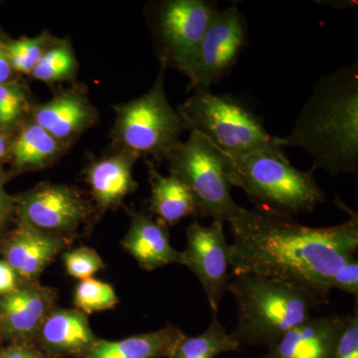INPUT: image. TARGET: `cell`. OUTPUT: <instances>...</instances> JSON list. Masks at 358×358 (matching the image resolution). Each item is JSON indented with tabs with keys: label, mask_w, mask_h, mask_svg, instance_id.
Returning a JSON list of instances; mask_svg holds the SVG:
<instances>
[{
	"label": "cell",
	"mask_w": 358,
	"mask_h": 358,
	"mask_svg": "<svg viewBox=\"0 0 358 358\" xmlns=\"http://www.w3.org/2000/svg\"><path fill=\"white\" fill-rule=\"evenodd\" d=\"M17 287V275L6 261L0 260V294L13 293Z\"/></svg>",
	"instance_id": "obj_31"
},
{
	"label": "cell",
	"mask_w": 358,
	"mask_h": 358,
	"mask_svg": "<svg viewBox=\"0 0 358 358\" xmlns=\"http://www.w3.org/2000/svg\"><path fill=\"white\" fill-rule=\"evenodd\" d=\"M28 107L27 96L22 85L8 82L0 85V108L20 119Z\"/></svg>",
	"instance_id": "obj_27"
},
{
	"label": "cell",
	"mask_w": 358,
	"mask_h": 358,
	"mask_svg": "<svg viewBox=\"0 0 358 358\" xmlns=\"http://www.w3.org/2000/svg\"><path fill=\"white\" fill-rule=\"evenodd\" d=\"M247 38V21L236 4L217 9L186 75L189 89L209 90L228 76L244 50Z\"/></svg>",
	"instance_id": "obj_9"
},
{
	"label": "cell",
	"mask_w": 358,
	"mask_h": 358,
	"mask_svg": "<svg viewBox=\"0 0 358 358\" xmlns=\"http://www.w3.org/2000/svg\"><path fill=\"white\" fill-rule=\"evenodd\" d=\"M136 159L134 155L119 150L89 166L87 180L101 209L114 208L138 188L133 176V166Z\"/></svg>",
	"instance_id": "obj_18"
},
{
	"label": "cell",
	"mask_w": 358,
	"mask_h": 358,
	"mask_svg": "<svg viewBox=\"0 0 358 358\" xmlns=\"http://www.w3.org/2000/svg\"><path fill=\"white\" fill-rule=\"evenodd\" d=\"M20 223L34 229L65 237L89 217L88 201L75 188L42 183L15 199Z\"/></svg>",
	"instance_id": "obj_10"
},
{
	"label": "cell",
	"mask_w": 358,
	"mask_h": 358,
	"mask_svg": "<svg viewBox=\"0 0 358 358\" xmlns=\"http://www.w3.org/2000/svg\"><path fill=\"white\" fill-rule=\"evenodd\" d=\"M77 61L72 48L67 43L53 44L32 70L31 76L39 81H64L74 76Z\"/></svg>",
	"instance_id": "obj_23"
},
{
	"label": "cell",
	"mask_w": 358,
	"mask_h": 358,
	"mask_svg": "<svg viewBox=\"0 0 358 358\" xmlns=\"http://www.w3.org/2000/svg\"><path fill=\"white\" fill-rule=\"evenodd\" d=\"M0 221H1V219H0Z\"/></svg>",
	"instance_id": "obj_36"
},
{
	"label": "cell",
	"mask_w": 358,
	"mask_h": 358,
	"mask_svg": "<svg viewBox=\"0 0 358 358\" xmlns=\"http://www.w3.org/2000/svg\"><path fill=\"white\" fill-rule=\"evenodd\" d=\"M147 166L152 188L150 211L159 222L169 227L183 219L201 216L196 199L185 183L171 174H160L152 160H147Z\"/></svg>",
	"instance_id": "obj_19"
},
{
	"label": "cell",
	"mask_w": 358,
	"mask_h": 358,
	"mask_svg": "<svg viewBox=\"0 0 358 358\" xmlns=\"http://www.w3.org/2000/svg\"><path fill=\"white\" fill-rule=\"evenodd\" d=\"M285 148L261 150L229 159L231 185L240 188L257 210L292 218L310 213L326 202L313 171L292 166Z\"/></svg>",
	"instance_id": "obj_4"
},
{
	"label": "cell",
	"mask_w": 358,
	"mask_h": 358,
	"mask_svg": "<svg viewBox=\"0 0 358 358\" xmlns=\"http://www.w3.org/2000/svg\"><path fill=\"white\" fill-rule=\"evenodd\" d=\"M10 143L3 131H0V162L8 155Z\"/></svg>",
	"instance_id": "obj_35"
},
{
	"label": "cell",
	"mask_w": 358,
	"mask_h": 358,
	"mask_svg": "<svg viewBox=\"0 0 358 358\" xmlns=\"http://www.w3.org/2000/svg\"><path fill=\"white\" fill-rule=\"evenodd\" d=\"M183 265L196 275L206 294L212 313H218L224 293L229 285L231 245L226 241L223 222L202 226L194 221L186 229Z\"/></svg>",
	"instance_id": "obj_11"
},
{
	"label": "cell",
	"mask_w": 358,
	"mask_h": 358,
	"mask_svg": "<svg viewBox=\"0 0 358 358\" xmlns=\"http://www.w3.org/2000/svg\"><path fill=\"white\" fill-rule=\"evenodd\" d=\"M166 159L171 176L196 199L201 217L229 222L243 209L231 196L229 159L199 134L190 131L187 141L174 145Z\"/></svg>",
	"instance_id": "obj_7"
},
{
	"label": "cell",
	"mask_w": 358,
	"mask_h": 358,
	"mask_svg": "<svg viewBox=\"0 0 358 358\" xmlns=\"http://www.w3.org/2000/svg\"><path fill=\"white\" fill-rule=\"evenodd\" d=\"M164 69L162 66L150 91L115 108V145L138 159L148 155L157 162L166 159L187 129L178 110L167 100Z\"/></svg>",
	"instance_id": "obj_6"
},
{
	"label": "cell",
	"mask_w": 358,
	"mask_h": 358,
	"mask_svg": "<svg viewBox=\"0 0 358 358\" xmlns=\"http://www.w3.org/2000/svg\"><path fill=\"white\" fill-rule=\"evenodd\" d=\"M122 245L145 271L171 264L183 265L182 252L171 246L167 226L143 212L131 213V225Z\"/></svg>",
	"instance_id": "obj_16"
},
{
	"label": "cell",
	"mask_w": 358,
	"mask_h": 358,
	"mask_svg": "<svg viewBox=\"0 0 358 358\" xmlns=\"http://www.w3.org/2000/svg\"><path fill=\"white\" fill-rule=\"evenodd\" d=\"M18 121L20 119L15 115L9 114L6 110L0 108V131H6L7 129L13 128Z\"/></svg>",
	"instance_id": "obj_34"
},
{
	"label": "cell",
	"mask_w": 358,
	"mask_h": 358,
	"mask_svg": "<svg viewBox=\"0 0 358 358\" xmlns=\"http://www.w3.org/2000/svg\"><path fill=\"white\" fill-rule=\"evenodd\" d=\"M185 336L178 327L167 326L121 341L99 339L87 358H171Z\"/></svg>",
	"instance_id": "obj_20"
},
{
	"label": "cell",
	"mask_w": 358,
	"mask_h": 358,
	"mask_svg": "<svg viewBox=\"0 0 358 358\" xmlns=\"http://www.w3.org/2000/svg\"><path fill=\"white\" fill-rule=\"evenodd\" d=\"M329 288L338 289L346 294H352L357 299L358 296V261L357 257H352L346 261L341 268L334 273Z\"/></svg>",
	"instance_id": "obj_29"
},
{
	"label": "cell",
	"mask_w": 358,
	"mask_h": 358,
	"mask_svg": "<svg viewBox=\"0 0 358 358\" xmlns=\"http://www.w3.org/2000/svg\"><path fill=\"white\" fill-rule=\"evenodd\" d=\"M67 243L65 237L47 234L20 223L6 240L2 252L4 261L21 281L34 282Z\"/></svg>",
	"instance_id": "obj_14"
},
{
	"label": "cell",
	"mask_w": 358,
	"mask_h": 358,
	"mask_svg": "<svg viewBox=\"0 0 358 358\" xmlns=\"http://www.w3.org/2000/svg\"><path fill=\"white\" fill-rule=\"evenodd\" d=\"M14 70L7 55L6 42L0 39V85L13 81Z\"/></svg>",
	"instance_id": "obj_32"
},
{
	"label": "cell",
	"mask_w": 358,
	"mask_h": 358,
	"mask_svg": "<svg viewBox=\"0 0 358 358\" xmlns=\"http://www.w3.org/2000/svg\"><path fill=\"white\" fill-rule=\"evenodd\" d=\"M227 291L238 307V324L230 334L238 345L270 348L312 317L327 296L301 282L253 274L235 275Z\"/></svg>",
	"instance_id": "obj_3"
},
{
	"label": "cell",
	"mask_w": 358,
	"mask_h": 358,
	"mask_svg": "<svg viewBox=\"0 0 358 358\" xmlns=\"http://www.w3.org/2000/svg\"><path fill=\"white\" fill-rule=\"evenodd\" d=\"M57 294L38 282H24L0 298V336L13 343L35 345L45 317L54 308Z\"/></svg>",
	"instance_id": "obj_12"
},
{
	"label": "cell",
	"mask_w": 358,
	"mask_h": 358,
	"mask_svg": "<svg viewBox=\"0 0 358 358\" xmlns=\"http://www.w3.org/2000/svg\"><path fill=\"white\" fill-rule=\"evenodd\" d=\"M98 341L86 313L53 308L39 327L35 345L48 358H87Z\"/></svg>",
	"instance_id": "obj_13"
},
{
	"label": "cell",
	"mask_w": 358,
	"mask_h": 358,
	"mask_svg": "<svg viewBox=\"0 0 358 358\" xmlns=\"http://www.w3.org/2000/svg\"><path fill=\"white\" fill-rule=\"evenodd\" d=\"M53 45L51 35L44 34L34 38H21L6 42L7 55L14 72L31 74L45 52Z\"/></svg>",
	"instance_id": "obj_24"
},
{
	"label": "cell",
	"mask_w": 358,
	"mask_h": 358,
	"mask_svg": "<svg viewBox=\"0 0 358 358\" xmlns=\"http://www.w3.org/2000/svg\"><path fill=\"white\" fill-rule=\"evenodd\" d=\"M96 119V110L88 99L79 92L71 91L58 94L37 107L33 122L66 145L91 128Z\"/></svg>",
	"instance_id": "obj_17"
},
{
	"label": "cell",
	"mask_w": 358,
	"mask_h": 358,
	"mask_svg": "<svg viewBox=\"0 0 358 358\" xmlns=\"http://www.w3.org/2000/svg\"><path fill=\"white\" fill-rule=\"evenodd\" d=\"M217 315L212 313L210 324L203 334L181 339L171 358H215L221 353L239 352L241 346L231 338Z\"/></svg>",
	"instance_id": "obj_22"
},
{
	"label": "cell",
	"mask_w": 358,
	"mask_h": 358,
	"mask_svg": "<svg viewBox=\"0 0 358 358\" xmlns=\"http://www.w3.org/2000/svg\"><path fill=\"white\" fill-rule=\"evenodd\" d=\"M329 227H308L294 219L242 209L229 221L232 275L253 274L301 282L326 296L329 282L358 248V216Z\"/></svg>",
	"instance_id": "obj_1"
},
{
	"label": "cell",
	"mask_w": 358,
	"mask_h": 358,
	"mask_svg": "<svg viewBox=\"0 0 358 358\" xmlns=\"http://www.w3.org/2000/svg\"><path fill=\"white\" fill-rule=\"evenodd\" d=\"M178 112L187 129L229 159L284 148L280 138L268 133L263 120L230 94L215 95L209 90H195L194 95L181 103Z\"/></svg>",
	"instance_id": "obj_5"
},
{
	"label": "cell",
	"mask_w": 358,
	"mask_h": 358,
	"mask_svg": "<svg viewBox=\"0 0 358 358\" xmlns=\"http://www.w3.org/2000/svg\"><path fill=\"white\" fill-rule=\"evenodd\" d=\"M216 10L215 2L207 0H167L157 6L155 30L164 68L188 74Z\"/></svg>",
	"instance_id": "obj_8"
},
{
	"label": "cell",
	"mask_w": 358,
	"mask_h": 358,
	"mask_svg": "<svg viewBox=\"0 0 358 358\" xmlns=\"http://www.w3.org/2000/svg\"><path fill=\"white\" fill-rule=\"evenodd\" d=\"M63 261L67 274L79 280L89 279L105 267L102 258L95 250L87 247L66 252Z\"/></svg>",
	"instance_id": "obj_26"
},
{
	"label": "cell",
	"mask_w": 358,
	"mask_h": 358,
	"mask_svg": "<svg viewBox=\"0 0 358 358\" xmlns=\"http://www.w3.org/2000/svg\"><path fill=\"white\" fill-rule=\"evenodd\" d=\"M65 148L36 122H29L10 143L8 155L16 171H36L53 164Z\"/></svg>",
	"instance_id": "obj_21"
},
{
	"label": "cell",
	"mask_w": 358,
	"mask_h": 358,
	"mask_svg": "<svg viewBox=\"0 0 358 358\" xmlns=\"http://www.w3.org/2000/svg\"><path fill=\"white\" fill-rule=\"evenodd\" d=\"M0 358H48L32 343H13L0 350Z\"/></svg>",
	"instance_id": "obj_30"
},
{
	"label": "cell",
	"mask_w": 358,
	"mask_h": 358,
	"mask_svg": "<svg viewBox=\"0 0 358 358\" xmlns=\"http://www.w3.org/2000/svg\"><path fill=\"white\" fill-rule=\"evenodd\" d=\"M350 315L310 317L289 331L262 358H331Z\"/></svg>",
	"instance_id": "obj_15"
},
{
	"label": "cell",
	"mask_w": 358,
	"mask_h": 358,
	"mask_svg": "<svg viewBox=\"0 0 358 358\" xmlns=\"http://www.w3.org/2000/svg\"><path fill=\"white\" fill-rule=\"evenodd\" d=\"M282 148L307 150L313 169L331 176L358 173V66L353 63L320 78L301 107Z\"/></svg>",
	"instance_id": "obj_2"
},
{
	"label": "cell",
	"mask_w": 358,
	"mask_h": 358,
	"mask_svg": "<svg viewBox=\"0 0 358 358\" xmlns=\"http://www.w3.org/2000/svg\"><path fill=\"white\" fill-rule=\"evenodd\" d=\"M117 303L119 299L114 288L108 282L93 278L81 280L75 291V306L86 315L112 310Z\"/></svg>",
	"instance_id": "obj_25"
},
{
	"label": "cell",
	"mask_w": 358,
	"mask_h": 358,
	"mask_svg": "<svg viewBox=\"0 0 358 358\" xmlns=\"http://www.w3.org/2000/svg\"><path fill=\"white\" fill-rule=\"evenodd\" d=\"M15 199L7 194L3 187V181L0 178V219H4L13 210Z\"/></svg>",
	"instance_id": "obj_33"
},
{
	"label": "cell",
	"mask_w": 358,
	"mask_h": 358,
	"mask_svg": "<svg viewBox=\"0 0 358 358\" xmlns=\"http://www.w3.org/2000/svg\"><path fill=\"white\" fill-rule=\"evenodd\" d=\"M331 358H358V313L350 315L348 324L336 341Z\"/></svg>",
	"instance_id": "obj_28"
}]
</instances>
